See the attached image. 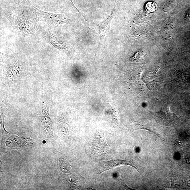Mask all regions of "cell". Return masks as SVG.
<instances>
[{"instance_id": "cell-1", "label": "cell", "mask_w": 190, "mask_h": 190, "mask_svg": "<svg viewBox=\"0 0 190 190\" xmlns=\"http://www.w3.org/2000/svg\"><path fill=\"white\" fill-rule=\"evenodd\" d=\"M33 8V12L37 18L51 25L58 26L64 24H69L71 22L64 15L43 11L34 6Z\"/></svg>"}, {"instance_id": "cell-2", "label": "cell", "mask_w": 190, "mask_h": 190, "mask_svg": "<svg viewBox=\"0 0 190 190\" xmlns=\"http://www.w3.org/2000/svg\"><path fill=\"white\" fill-rule=\"evenodd\" d=\"M7 16L15 28L23 35H27L33 34V25L27 20L16 15H9Z\"/></svg>"}, {"instance_id": "cell-3", "label": "cell", "mask_w": 190, "mask_h": 190, "mask_svg": "<svg viewBox=\"0 0 190 190\" xmlns=\"http://www.w3.org/2000/svg\"><path fill=\"white\" fill-rule=\"evenodd\" d=\"M92 149V153L99 155L106 154L110 149L107 144L104 133H99L96 135L93 143Z\"/></svg>"}, {"instance_id": "cell-4", "label": "cell", "mask_w": 190, "mask_h": 190, "mask_svg": "<svg viewBox=\"0 0 190 190\" xmlns=\"http://www.w3.org/2000/svg\"><path fill=\"white\" fill-rule=\"evenodd\" d=\"M103 168V170L102 172L100 173L99 174L102 173L113 169L117 166H122V165H128L132 166L138 171L137 166L134 160L131 158L127 159L124 160H111L108 161H103L102 162Z\"/></svg>"}, {"instance_id": "cell-5", "label": "cell", "mask_w": 190, "mask_h": 190, "mask_svg": "<svg viewBox=\"0 0 190 190\" xmlns=\"http://www.w3.org/2000/svg\"><path fill=\"white\" fill-rule=\"evenodd\" d=\"M135 130H145L156 135L159 137L163 138L157 127L152 124L147 123H138L135 125Z\"/></svg>"}, {"instance_id": "cell-6", "label": "cell", "mask_w": 190, "mask_h": 190, "mask_svg": "<svg viewBox=\"0 0 190 190\" xmlns=\"http://www.w3.org/2000/svg\"><path fill=\"white\" fill-rule=\"evenodd\" d=\"M45 36L49 42L55 47L62 50L66 51L67 48L63 42L51 34L46 32Z\"/></svg>"}, {"instance_id": "cell-7", "label": "cell", "mask_w": 190, "mask_h": 190, "mask_svg": "<svg viewBox=\"0 0 190 190\" xmlns=\"http://www.w3.org/2000/svg\"><path fill=\"white\" fill-rule=\"evenodd\" d=\"M115 11V10L114 8L109 16L99 26L98 30L99 33L100 37V40L102 39V38H103L104 36H105L109 24H110V21H111L114 16Z\"/></svg>"}, {"instance_id": "cell-8", "label": "cell", "mask_w": 190, "mask_h": 190, "mask_svg": "<svg viewBox=\"0 0 190 190\" xmlns=\"http://www.w3.org/2000/svg\"><path fill=\"white\" fill-rule=\"evenodd\" d=\"M158 8L157 4L154 1H149L146 4L144 7V11L146 13H149L155 12Z\"/></svg>"}, {"instance_id": "cell-9", "label": "cell", "mask_w": 190, "mask_h": 190, "mask_svg": "<svg viewBox=\"0 0 190 190\" xmlns=\"http://www.w3.org/2000/svg\"><path fill=\"white\" fill-rule=\"evenodd\" d=\"M160 113H161L162 115H163V117H166L171 116L172 113H171L169 105L166 106L161 108V111L159 112Z\"/></svg>"}, {"instance_id": "cell-10", "label": "cell", "mask_w": 190, "mask_h": 190, "mask_svg": "<svg viewBox=\"0 0 190 190\" xmlns=\"http://www.w3.org/2000/svg\"><path fill=\"white\" fill-rule=\"evenodd\" d=\"M186 18L187 20L190 21V10L188 11L187 13Z\"/></svg>"}]
</instances>
